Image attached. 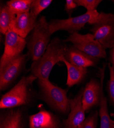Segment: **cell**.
<instances>
[{"label":"cell","instance_id":"obj_1","mask_svg":"<svg viewBox=\"0 0 114 128\" xmlns=\"http://www.w3.org/2000/svg\"><path fill=\"white\" fill-rule=\"evenodd\" d=\"M67 46L59 38L52 40L43 56L32 62L30 67L32 74L40 80H48L56 64L65 58Z\"/></svg>","mask_w":114,"mask_h":128},{"label":"cell","instance_id":"obj_2","mask_svg":"<svg viewBox=\"0 0 114 128\" xmlns=\"http://www.w3.org/2000/svg\"><path fill=\"white\" fill-rule=\"evenodd\" d=\"M114 16V14L99 13L95 10L67 19H53L49 22L50 33L52 35L60 30L66 31L70 34L76 32H78L87 24L94 25Z\"/></svg>","mask_w":114,"mask_h":128},{"label":"cell","instance_id":"obj_3","mask_svg":"<svg viewBox=\"0 0 114 128\" xmlns=\"http://www.w3.org/2000/svg\"><path fill=\"white\" fill-rule=\"evenodd\" d=\"M36 80L37 78L33 74L23 76L12 89L2 95L0 108L12 109L30 104L33 98L32 84Z\"/></svg>","mask_w":114,"mask_h":128},{"label":"cell","instance_id":"obj_4","mask_svg":"<svg viewBox=\"0 0 114 128\" xmlns=\"http://www.w3.org/2000/svg\"><path fill=\"white\" fill-rule=\"evenodd\" d=\"M40 97L55 111L67 115L70 111V99L68 90L53 84L49 80H38Z\"/></svg>","mask_w":114,"mask_h":128},{"label":"cell","instance_id":"obj_5","mask_svg":"<svg viewBox=\"0 0 114 128\" xmlns=\"http://www.w3.org/2000/svg\"><path fill=\"white\" fill-rule=\"evenodd\" d=\"M51 36L49 22L45 16H41L27 41L29 59L34 62L43 56L51 42Z\"/></svg>","mask_w":114,"mask_h":128},{"label":"cell","instance_id":"obj_6","mask_svg":"<svg viewBox=\"0 0 114 128\" xmlns=\"http://www.w3.org/2000/svg\"><path fill=\"white\" fill-rule=\"evenodd\" d=\"M65 42H71L73 46L86 54L96 58H106V49L91 34H81L77 32L70 34L64 40Z\"/></svg>","mask_w":114,"mask_h":128},{"label":"cell","instance_id":"obj_7","mask_svg":"<svg viewBox=\"0 0 114 128\" xmlns=\"http://www.w3.org/2000/svg\"><path fill=\"white\" fill-rule=\"evenodd\" d=\"M27 44L25 38L20 37L11 30L6 34L4 50L0 60V71H2L10 62L23 54Z\"/></svg>","mask_w":114,"mask_h":128},{"label":"cell","instance_id":"obj_8","mask_svg":"<svg viewBox=\"0 0 114 128\" xmlns=\"http://www.w3.org/2000/svg\"><path fill=\"white\" fill-rule=\"evenodd\" d=\"M28 58L27 54H22L10 62L0 71V89L4 91L14 82L25 68Z\"/></svg>","mask_w":114,"mask_h":128},{"label":"cell","instance_id":"obj_9","mask_svg":"<svg viewBox=\"0 0 114 128\" xmlns=\"http://www.w3.org/2000/svg\"><path fill=\"white\" fill-rule=\"evenodd\" d=\"M106 67V65H104L102 69H100V83L93 79L86 84L82 98V106L85 111H88L100 104Z\"/></svg>","mask_w":114,"mask_h":128},{"label":"cell","instance_id":"obj_10","mask_svg":"<svg viewBox=\"0 0 114 128\" xmlns=\"http://www.w3.org/2000/svg\"><path fill=\"white\" fill-rule=\"evenodd\" d=\"M84 91L82 89L74 98L70 99V111L68 118L63 122V128H78L85 122L86 111L82 102Z\"/></svg>","mask_w":114,"mask_h":128},{"label":"cell","instance_id":"obj_11","mask_svg":"<svg viewBox=\"0 0 114 128\" xmlns=\"http://www.w3.org/2000/svg\"><path fill=\"white\" fill-rule=\"evenodd\" d=\"M91 31L95 38L105 49L114 46V16L93 25Z\"/></svg>","mask_w":114,"mask_h":128},{"label":"cell","instance_id":"obj_12","mask_svg":"<svg viewBox=\"0 0 114 128\" xmlns=\"http://www.w3.org/2000/svg\"><path fill=\"white\" fill-rule=\"evenodd\" d=\"M29 128H61L60 121L54 113L41 108L29 117Z\"/></svg>","mask_w":114,"mask_h":128},{"label":"cell","instance_id":"obj_13","mask_svg":"<svg viewBox=\"0 0 114 128\" xmlns=\"http://www.w3.org/2000/svg\"><path fill=\"white\" fill-rule=\"evenodd\" d=\"M37 17L30 12L16 16L10 30L26 39L34 28L38 20Z\"/></svg>","mask_w":114,"mask_h":128},{"label":"cell","instance_id":"obj_14","mask_svg":"<svg viewBox=\"0 0 114 128\" xmlns=\"http://www.w3.org/2000/svg\"><path fill=\"white\" fill-rule=\"evenodd\" d=\"M65 59L74 66L87 68L95 66L98 59L89 56L74 46L67 47Z\"/></svg>","mask_w":114,"mask_h":128},{"label":"cell","instance_id":"obj_15","mask_svg":"<svg viewBox=\"0 0 114 128\" xmlns=\"http://www.w3.org/2000/svg\"><path fill=\"white\" fill-rule=\"evenodd\" d=\"M24 115L22 109H3L0 117V128H24Z\"/></svg>","mask_w":114,"mask_h":128},{"label":"cell","instance_id":"obj_16","mask_svg":"<svg viewBox=\"0 0 114 128\" xmlns=\"http://www.w3.org/2000/svg\"><path fill=\"white\" fill-rule=\"evenodd\" d=\"M61 62H64L66 65L68 72L67 85L70 88L81 82L84 78L87 73V69L79 67L70 64L65 58Z\"/></svg>","mask_w":114,"mask_h":128},{"label":"cell","instance_id":"obj_17","mask_svg":"<svg viewBox=\"0 0 114 128\" xmlns=\"http://www.w3.org/2000/svg\"><path fill=\"white\" fill-rule=\"evenodd\" d=\"M16 16L6 5H1L0 10V32L5 35L10 30Z\"/></svg>","mask_w":114,"mask_h":128},{"label":"cell","instance_id":"obj_18","mask_svg":"<svg viewBox=\"0 0 114 128\" xmlns=\"http://www.w3.org/2000/svg\"><path fill=\"white\" fill-rule=\"evenodd\" d=\"M103 87V84L102 86L101 96L99 104V113L100 117V128H114V122L111 118L109 113L108 101L104 95Z\"/></svg>","mask_w":114,"mask_h":128},{"label":"cell","instance_id":"obj_19","mask_svg":"<svg viewBox=\"0 0 114 128\" xmlns=\"http://www.w3.org/2000/svg\"><path fill=\"white\" fill-rule=\"evenodd\" d=\"M32 0H10L6 2V5L16 16L30 11Z\"/></svg>","mask_w":114,"mask_h":128},{"label":"cell","instance_id":"obj_20","mask_svg":"<svg viewBox=\"0 0 114 128\" xmlns=\"http://www.w3.org/2000/svg\"><path fill=\"white\" fill-rule=\"evenodd\" d=\"M52 2V0H32L30 12L38 16L40 13L47 9Z\"/></svg>","mask_w":114,"mask_h":128},{"label":"cell","instance_id":"obj_21","mask_svg":"<svg viewBox=\"0 0 114 128\" xmlns=\"http://www.w3.org/2000/svg\"><path fill=\"white\" fill-rule=\"evenodd\" d=\"M78 6H82L86 8L87 12L96 10V8L102 2L101 0H75Z\"/></svg>","mask_w":114,"mask_h":128},{"label":"cell","instance_id":"obj_22","mask_svg":"<svg viewBox=\"0 0 114 128\" xmlns=\"http://www.w3.org/2000/svg\"><path fill=\"white\" fill-rule=\"evenodd\" d=\"M98 112L96 111L89 116L78 128H96Z\"/></svg>","mask_w":114,"mask_h":128},{"label":"cell","instance_id":"obj_23","mask_svg":"<svg viewBox=\"0 0 114 128\" xmlns=\"http://www.w3.org/2000/svg\"><path fill=\"white\" fill-rule=\"evenodd\" d=\"M108 66L110 70V80L108 82L109 93L111 101L114 104V69L110 63H109Z\"/></svg>","mask_w":114,"mask_h":128},{"label":"cell","instance_id":"obj_24","mask_svg":"<svg viewBox=\"0 0 114 128\" xmlns=\"http://www.w3.org/2000/svg\"><path fill=\"white\" fill-rule=\"evenodd\" d=\"M77 5L74 0H67L65 5V10L69 18H71V14L73 10L77 7Z\"/></svg>","mask_w":114,"mask_h":128},{"label":"cell","instance_id":"obj_25","mask_svg":"<svg viewBox=\"0 0 114 128\" xmlns=\"http://www.w3.org/2000/svg\"><path fill=\"white\" fill-rule=\"evenodd\" d=\"M110 56H111L110 60L112 64V67L114 69V46L111 49V51L110 52Z\"/></svg>","mask_w":114,"mask_h":128},{"label":"cell","instance_id":"obj_26","mask_svg":"<svg viewBox=\"0 0 114 128\" xmlns=\"http://www.w3.org/2000/svg\"></svg>","mask_w":114,"mask_h":128}]
</instances>
